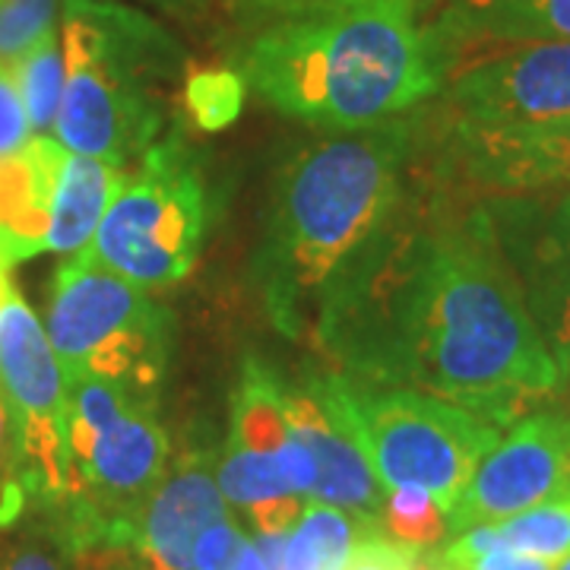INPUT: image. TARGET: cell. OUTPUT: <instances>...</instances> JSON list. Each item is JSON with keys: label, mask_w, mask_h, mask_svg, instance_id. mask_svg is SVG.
<instances>
[{"label": "cell", "mask_w": 570, "mask_h": 570, "mask_svg": "<svg viewBox=\"0 0 570 570\" xmlns=\"http://www.w3.org/2000/svg\"><path fill=\"white\" fill-rule=\"evenodd\" d=\"M314 346L362 384L419 390L498 428L546 406L564 381L489 209L450 206L419 168L326 305Z\"/></svg>", "instance_id": "1"}, {"label": "cell", "mask_w": 570, "mask_h": 570, "mask_svg": "<svg viewBox=\"0 0 570 570\" xmlns=\"http://www.w3.org/2000/svg\"><path fill=\"white\" fill-rule=\"evenodd\" d=\"M419 168L409 118L305 146L269 190L250 279L269 324L314 343L326 305L400 209Z\"/></svg>", "instance_id": "2"}, {"label": "cell", "mask_w": 570, "mask_h": 570, "mask_svg": "<svg viewBox=\"0 0 570 570\" xmlns=\"http://www.w3.org/2000/svg\"><path fill=\"white\" fill-rule=\"evenodd\" d=\"M238 73L285 118L340 134L393 121L441 92L415 0H358L266 26Z\"/></svg>", "instance_id": "3"}, {"label": "cell", "mask_w": 570, "mask_h": 570, "mask_svg": "<svg viewBox=\"0 0 570 570\" xmlns=\"http://www.w3.org/2000/svg\"><path fill=\"white\" fill-rule=\"evenodd\" d=\"M63 96L55 140L115 168L163 137L187 70L184 45L124 0H63Z\"/></svg>", "instance_id": "4"}, {"label": "cell", "mask_w": 570, "mask_h": 570, "mask_svg": "<svg viewBox=\"0 0 570 570\" xmlns=\"http://www.w3.org/2000/svg\"><path fill=\"white\" fill-rule=\"evenodd\" d=\"M67 384V494L58 535L67 554L92 546L130 549L142 504L168 469V434L146 400L111 381L77 374Z\"/></svg>", "instance_id": "5"}, {"label": "cell", "mask_w": 570, "mask_h": 570, "mask_svg": "<svg viewBox=\"0 0 570 570\" xmlns=\"http://www.w3.org/2000/svg\"><path fill=\"white\" fill-rule=\"evenodd\" d=\"M45 333L63 377L92 374L159 400L175 348L171 311L86 250L58 266L48 288Z\"/></svg>", "instance_id": "6"}, {"label": "cell", "mask_w": 570, "mask_h": 570, "mask_svg": "<svg viewBox=\"0 0 570 570\" xmlns=\"http://www.w3.org/2000/svg\"><path fill=\"white\" fill-rule=\"evenodd\" d=\"M209 213L200 159L175 127L142 153L137 168H121L102 223L82 250L142 288H168L197 266Z\"/></svg>", "instance_id": "7"}, {"label": "cell", "mask_w": 570, "mask_h": 570, "mask_svg": "<svg viewBox=\"0 0 570 570\" xmlns=\"http://www.w3.org/2000/svg\"><path fill=\"white\" fill-rule=\"evenodd\" d=\"M346 390L381 485H419L444 513L501 441L498 425L419 390L374 387L348 374Z\"/></svg>", "instance_id": "8"}, {"label": "cell", "mask_w": 570, "mask_h": 570, "mask_svg": "<svg viewBox=\"0 0 570 570\" xmlns=\"http://www.w3.org/2000/svg\"><path fill=\"white\" fill-rule=\"evenodd\" d=\"M0 396L13 431L3 520L22 504L58 510L67 494V384L45 324L7 279L0 295Z\"/></svg>", "instance_id": "9"}, {"label": "cell", "mask_w": 570, "mask_h": 570, "mask_svg": "<svg viewBox=\"0 0 570 570\" xmlns=\"http://www.w3.org/2000/svg\"><path fill=\"white\" fill-rule=\"evenodd\" d=\"M283 390L285 381L264 358L242 362L216 469L225 501L245 513L254 532L292 530L314 485V463L288 428Z\"/></svg>", "instance_id": "10"}, {"label": "cell", "mask_w": 570, "mask_h": 570, "mask_svg": "<svg viewBox=\"0 0 570 570\" xmlns=\"http://www.w3.org/2000/svg\"><path fill=\"white\" fill-rule=\"evenodd\" d=\"M450 124L508 127L570 118V41L469 48L444 61Z\"/></svg>", "instance_id": "11"}, {"label": "cell", "mask_w": 570, "mask_h": 570, "mask_svg": "<svg viewBox=\"0 0 570 570\" xmlns=\"http://www.w3.org/2000/svg\"><path fill=\"white\" fill-rule=\"evenodd\" d=\"M551 501H570V412L542 406L489 450L448 513V527L466 532Z\"/></svg>", "instance_id": "12"}, {"label": "cell", "mask_w": 570, "mask_h": 570, "mask_svg": "<svg viewBox=\"0 0 570 570\" xmlns=\"http://www.w3.org/2000/svg\"><path fill=\"white\" fill-rule=\"evenodd\" d=\"M532 321L558 365L570 371V190L501 194L489 206Z\"/></svg>", "instance_id": "13"}, {"label": "cell", "mask_w": 570, "mask_h": 570, "mask_svg": "<svg viewBox=\"0 0 570 570\" xmlns=\"http://www.w3.org/2000/svg\"><path fill=\"white\" fill-rule=\"evenodd\" d=\"M288 428L314 463V485L307 501L343 508L377 520L384 494L377 472L371 466L362 431L348 403L343 371H307L283 390Z\"/></svg>", "instance_id": "14"}, {"label": "cell", "mask_w": 570, "mask_h": 570, "mask_svg": "<svg viewBox=\"0 0 570 570\" xmlns=\"http://www.w3.org/2000/svg\"><path fill=\"white\" fill-rule=\"evenodd\" d=\"M225 517L232 510L216 479V460L204 450H187L142 504L127 549L134 570H194L200 535Z\"/></svg>", "instance_id": "15"}, {"label": "cell", "mask_w": 570, "mask_h": 570, "mask_svg": "<svg viewBox=\"0 0 570 570\" xmlns=\"http://www.w3.org/2000/svg\"><path fill=\"white\" fill-rule=\"evenodd\" d=\"M450 159L485 190H570V118L508 127L450 124Z\"/></svg>", "instance_id": "16"}, {"label": "cell", "mask_w": 570, "mask_h": 570, "mask_svg": "<svg viewBox=\"0 0 570 570\" xmlns=\"http://www.w3.org/2000/svg\"><path fill=\"white\" fill-rule=\"evenodd\" d=\"M425 36L438 67L469 48L570 41V0H438Z\"/></svg>", "instance_id": "17"}, {"label": "cell", "mask_w": 570, "mask_h": 570, "mask_svg": "<svg viewBox=\"0 0 570 570\" xmlns=\"http://www.w3.org/2000/svg\"><path fill=\"white\" fill-rule=\"evenodd\" d=\"M63 153L67 149L55 137H32L20 153L0 159V266L3 269L45 254Z\"/></svg>", "instance_id": "18"}, {"label": "cell", "mask_w": 570, "mask_h": 570, "mask_svg": "<svg viewBox=\"0 0 570 570\" xmlns=\"http://www.w3.org/2000/svg\"><path fill=\"white\" fill-rule=\"evenodd\" d=\"M118 178H121V168H115V165L70 153V149L63 153L45 254L48 250L51 254H77L92 242L96 228L102 223L105 206L118 187Z\"/></svg>", "instance_id": "19"}, {"label": "cell", "mask_w": 570, "mask_h": 570, "mask_svg": "<svg viewBox=\"0 0 570 570\" xmlns=\"http://www.w3.org/2000/svg\"><path fill=\"white\" fill-rule=\"evenodd\" d=\"M491 549H513L561 564L564 558H570V501H551V504L513 513L501 523L472 527L460 532V539L450 542L448 549H438V554L469 558V554H482Z\"/></svg>", "instance_id": "20"}, {"label": "cell", "mask_w": 570, "mask_h": 570, "mask_svg": "<svg viewBox=\"0 0 570 570\" xmlns=\"http://www.w3.org/2000/svg\"><path fill=\"white\" fill-rule=\"evenodd\" d=\"M381 530L377 520L307 501L285 535V570H346L362 539Z\"/></svg>", "instance_id": "21"}, {"label": "cell", "mask_w": 570, "mask_h": 570, "mask_svg": "<svg viewBox=\"0 0 570 570\" xmlns=\"http://www.w3.org/2000/svg\"><path fill=\"white\" fill-rule=\"evenodd\" d=\"M13 80L20 86L22 105L36 137H55V121L63 96L61 29H48L20 61L13 63Z\"/></svg>", "instance_id": "22"}, {"label": "cell", "mask_w": 570, "mask_h": 570, "mask_svg": "<svg viewBox=\"0 0 570 570\" xmlns=\"http://www.w3.org/2000/svg\"><path fill=\"white\" fill-rule=\"evenodd\" d=\"M381 530L400 546L428 551L448 539L450 527L444 508L425 489L396 485V489H387V494H384Z\"/></svg>", "instance_id": "23"}, {"label": "cell", "mask_w": 570, "mask_h": 570, "mask_svg": "<svg viewBox=\"0 0 570 570\" xmlns=\"http://www.w3.org/2000/svg\"><path fill=\"white\" fill-rule=\"evenodd\" d=\"M247 82L238 70H197L184 80V108L206 134L238 121Z\"/></svg>", "instance_id": "24"}, {"label": "cell", "mask_w": 570, "mask_h": 570, "mask_svg": "<svg viewBox=\"0 0 570 570\" xmlns=\"http://www.w3.org/2000/svg\"><path fill=\"white\" fill-rule=\"evenodd\" d=\"M58 0H0V67H10L58 26Z\"/></svg>", "instance_id": "25"}, {"label": "cell", "mask_w": 570, "mask_h": 570, "mask_svg": "<svg viewBox=\"0 0 570 570\" xmlns=\"http://www.w3.org/2000/svg\"><path fill=\"white\" fill-rule=\"evenodd\" d=\"M194 570H266V561L254 535L225 517L200 535L194 549Z\"/></svg>", "instance_id": "26"}, {"label": "cell", "mask_w": 570, "mask_h": 570, "mask_svg": "<svg viewBox=\"0 0 570 570\" xmlns=\"http://www.w3.org/2000/svg\"><path fill=\"white\" fill-rule=\"evenodd\" d=\"M228 10L242 22H257V26H276V22L307 20L321 17L330 10H340L358 0H225Z\"/></svg>", "instance_id": "27"}, {"label": "cell", "mask_w": 570, "mask_h": 570, "mask_svg": "<svg viewBox=\"0 0 570 570\" xmlns=\"http://www.w3.org/2000/svg\"><path fill=\"white\" fill-rule=\"evenodd\" d=\"M425 568V551L409 549L393 542L384 530H374L362 539L346 570H422Z\"/></svg>", "instance_id": "28"}, {"label": "cell", "mask_w": 570, "mask_h": 570, "mask_svg": "<svg viewBox=\"0 0 570 570\" xmlns=\"http://www.w3.org/2000/svg\"><path fill=\"white\" fill-rule=\"evenodd\" d=\"M36 137L26 105H22L20 86L13 80L10 67H0V159L20 153L26 142Z\"/></svg>", "instance_id": "29"}, {"label": "cell", "mask_w": 570, "mask_h": 570, "mask_svg": "<svg viewBox=\"0 0 570 570\" xmlns=\"http://www.w3.org/2000/svg\"><path fill=\"white\" fill-rule=\"evenodd\" d=\"M431 568L438 570H554V561L546 558H532L523 551L513 549H491L482 554H469V558H441L438 551L428 554Z\"/></svg>", "instance_id": "30"}, {"label": "cell", "mask_w": 570, "mask_h": 570, "mask_svg": "<svg viewBox=\"0 0 570 570\" xmlns=\"http://www.w3.org/2000/svg\"><path fill=\"white\" fill-rule=\"evenodd\" d=\"M63 558H70L63 549L61 535H29L17 542L13 549L0 558V570H67Z\"/></svg>", "instance_id": "31"}, {"label": "cell", "mask_w": 570, "mask_h": 570, "mask_svg": "<svg viewBox=\"0 0 570 570\" xmlns=\"http://www.w3.org/2000/svg\"><path fill=\"white\" fill-rule=\"evenodd\" d=\"M73 570H134L130 551L115 549V546H92L70 554Z\"/></svg>", "instance_id": "32"}, {"label": "cell", "mask_w": 570, "mask_h": 570, "mask_svg": "<svg viewBox=\"0 0 570 570\" xmlns=\"http://www.w3.org/2000/svg\"><path fill=\"white\" fill-rule=\"evenodd\" d=\"M130 3H140V7H149L156 13L175 17V20L187 22V26L204 20L206 13H209V7H213V0H130Z\"/></svg>", "instance_id": "33"}, {"label": "cell", "mask_w": 570, "mask_h": 570, "mask_svg": "<svg viewBox=\"0 0 570 570\" xmlns=\"http://www.w3.org/2000/svg\"><path fill=\"white\" fill-rule=\"evenodd\" d=\"M10 412H7V403H3V396H0V463H3V456H7V441H10Z\"/></svg>", "instance_id": "34"}, {"label": "cell", "mask_w": 570, "mask_h": 570, "mask_svg": "<svg viewBox=\"0 0 570 570\" xmlns=\"http://www.w3.org/2000/svg\"><path fill=\"white\" fill-rule=\"evenodd\" d=\"M7 279H10V276H7V269L0 266V295H3V285H7Z\"/></svg>", "instance_id": "35"}, {"label": "cell", "mask_w": 570, "mask_h": 570, "mask_svg": "<svg viewBox=\"0 0 570 570\" xmlns=\"http://www.w3.org/2000/svg\"><path fill=\"white\" fill-rule=\"evenodd\" d=\"M554 570H570V558H564V561H561Z\"/></svg>", "instance_id": "36"}, {"label": "cell", "mask_w": 570, "mask_h": 570, "mask_svg": "<svg viewBox=\"0 0 570 570\" xmlns=\"http://www.w3.org/2000/svg\"><path fill=\"white\" fill-rule=\"evenodd\" d=\"M425 570H438V568H431V561H428V554H425Z\"/></svg>", "instance_id": "37"}, {"label": "cell", "mask_w": 570, "mask_h": 570, "mask_svg": "<svg viewBox=\"0 0 570 570\" xmlns=\"http://www.w3.org/2000/svg\"><path fill=\"white\" fill-rule=\"evenodd\" d=\"M422 570H425V568H422Z\"/></svg>", "instance_id": "38"}]
</instances>
